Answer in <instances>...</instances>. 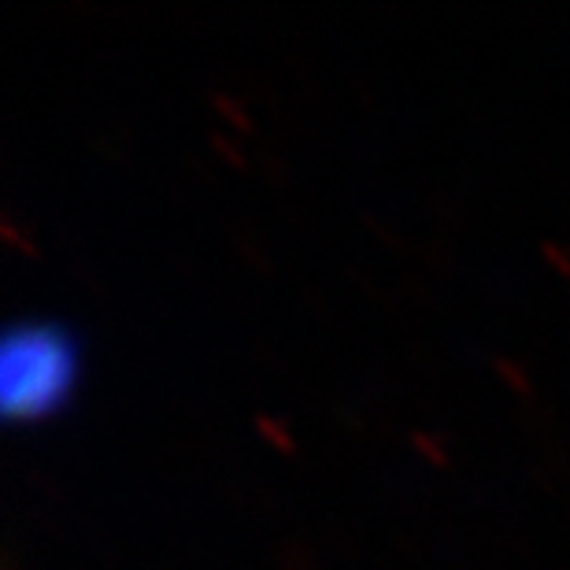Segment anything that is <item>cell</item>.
Wrapping results in <instances>:
<instances>
[{"instance_id":"1","label":"cell","mask_w":570,"mask_h":570,"mask_svg":"<svg viewBox=\"0 0 570 570\" xmlns=\"http://www.w3.org/2000/svg\"><path fill=\"white\" fill-rule=\"evenodd\" d=\"M78 379V341L60 318H19L0 341V407L11 423H41L67 404Z\"/></svg>"}]
</instances>
